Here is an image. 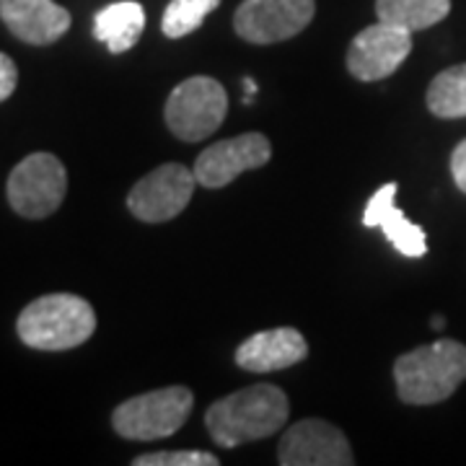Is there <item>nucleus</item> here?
Listing matches in <instances>:
<instances>
[{"instance_id": "obj_1", "label": "nucleus", "mask_w": 466, "mask_h": 466, "mask_svg": "<svg viewBox=\"0 0 466 466\" xmlns=\"http://www.w3.org/2000/svg\"><path fill=\"white\" fill-rule=\"evenodd\" d=\"M290 404L280 386L254 383L210 404L205 428L220 449H236L278 433L288 422Z\"/></svg>"}, {"instance_id": "obj_2", "label": "nucleus", "mask_w": 466, "mask_h": 466, "mask_svg": "<svg viewBox=\"0 0 466 466\" xmlns=\"http://www.w3.org/2000/svg\"><path fill=\"white\" fill-rule=\"evenodd\" d=\"M394 381L404 404L425 407L446 401L466 381V345L438 339L404 352L394 363Z\"/></svg>"}, {"instance_id": "obj_3", "label": "nucleus", "mask_w": 466, "mask_h": 466, "mask_svg": "<svg viewBox=\"0 0 466 466\" xmlns=\"http://www.w3.org/2000/svg\"><path fill=\"white\" fill-rule=\"evenodd\" d=\"M96 329L94 306L73 293H52L32 300L16 321L24 345L45 352L73 350L91 339Z\"/></svg>"}, {"instance_id": "obj_4", "label": "nucleus", "mask_w": 466, "mask_h": 466, "mask_svg": "<svg viewBox=\"0 0 466 466\" xmlns=\"http://www.w3.org/2000/svg\"><path fill=\"white\" fill-rule=\"evenodd\" d=\"M195 397L187 386H167L122 401L112 412V428L127 441H158L174 435L192 412Z\"/></svg>"}, {"instance_id": "obj_5", "label": "nucleus", "mask_w": 466, "mask_h": 466, "mask_svg": "<svg viewBox=\"0 0 466 466\" xmlns=\"http://www.w3.org/2000/svg\"><path fill=\"white\" fill-rule=\"evenodd\" d=\"M228 112L226 88L216 78L195 76L177 86L167 99V125L184 143H200L216 133Z\"/></svg>"}, {"instance_id": "obj_6", "label": "nucleus", "mask_w": 466, "mask_h": 466, "mask_svg": "<svg viewBox=\"0 0 466 466\" xmlns=\"http://www.w3.org/2000/svg\"><path fill=\"white\" fill-rule=\"evenodd\" d=\"M67 192V171L52 153H32L14 167L5 195L18 216L42 220L52 216Z\"/></svg>"}, {"instance_id": "obj_7", "label": "nucleus", "mask_w": 466, "mask_h": 466, "mask_svg": "<svg viewBox=\"0 0 466 466\" xmlns=\"http://www.w3.org/2000/svg\"><path fill=\"white\" fill-rule=\"evenodd\" d=\"M198 187L195 168L164 164L146 174L127 195V208L143 223H167L189 205Z\"/></svg>"}, {"instance_id": "obj_8", "label": "nucleus", "mask_w": 466, "mask_h": 466, "mask_svg": "<svg viewBox=\"0 0 466 466\" xmlns=\"http://www.w3.org/2000/svg\"><path fill=\"white\" fill-rule=\"evenodd\" d=\"M317 14L314 0H244L233 26L251 45H275L300 34Z\"/></svg>"}, {"instance_id": "obj_9", "label": "nucleus", "mask_w": 466, "mask_h": 466, "mask_svg": "<svg viewBox=\"0 0 466 466\" xmlns=\"http://www.w3.org/2000/svg\"><path fill=\"white\" fill-rule=\"evenodd\" d=\"M412 52V32L401 29L386 21H376L350 42L348 70L358 81H383L391 73H397L400 66Z\"/></svg>"}, {"instance_id": "obj_10", "label": "nucleus", "mask_w": 466, "mask_h": 466, "mask_svg": "<svg viewBox=\"0 0 466 466\" xmlns=\"http://www.w3.org/2000/svg\"><path fill=\"white\" fill-rule=\"evenodd\" d=\"M278 461L283 466H352L348 438L327 420H300L280 438Z\"/></svg>"}, {"instance_id": "obj_11", "label": "nucleus", "mask_w": 466, "mask_h": 466, "mask_svg": "<svg viewBox=\"0 0 466 466\" xmlns=\"http://www.w3.org/2000/svg\"><path fill=\"white\" fill-rule=\"evenodd\" d=\"M272 156V146L262 133H244L231 140H220L205 148L195 161V177L200 187L220 189L238 179L244 171L265 167Z\"/></svg>"}, {"instance_id": "obj_12", "label": "nucleus", "mask_w": 466, "mask_h": 466, "mask_svg": "<svg viewBox=\"0 0 466 466\" xmlns=\"http://www.w3.org/2000/svg\"><path fill=\"white\" fill-rule=\"evenodd\" d=\"M0 21L21 42L47 47L70 29L73 18L55 0H0Z\"/></svg>"}, {"instance_id": "obj_13", "label": "nucleus", "mask_w": 466, "mask_h": 466, "mask_svg": "<svg viewBox=\"0 0 466 466\" xmlns=\"http://www.w3.org/2000/svg\"><path fill=\"white\" fill-rule=\"evenodd\" d=\"M309 355V342L293 327L267 329L244 339L236 350V366L249 373H269L300 363Z\"/></svg>"}, {"instance_id": "obj_14", "label": "nucleus", "mask_w": 466, "mask_h": 466, "mask_svg": "<svg viewBox=\"0 0 466 466\" xmlns=\"http://www.w3.org/2000/svg\"><path fill=\"white\" fill-rule=\"evenodd\" d=\"M363 226L381 228L389 244L404 257H425L428 254V236L397 208V184H383L381 189L368 200L363 213Z\"/></svg>"}, {"instance_id": "obj_15", "label": "nucleus", "mask_w": 466, "mask_h": 466, "mask_svg": "<svg viewBox=\"0 0 466 466\" xmlns=\"http://www.w3.org/2000/svg\"><path fill=\"white\" fill-rule=\"evenodd\" d=\"M146 26V11L135 0H119L101 8L94 18V36L106 45L112 55L133 50Z\"/></svg>"}, {"instance_id": "obj_16", "label": "nucleus", "mask_w": 466, "mask_h": 466, "mask_svg": "<svg viewBox=\"0 0 466 466\" xmlns=\"http://www.w3.org/2000/svg\"><path fill=\"white\" fill-rule=\"evenodd\" d=\"M451 14V0H376L379 21L410 32H422L441 24Z\"/></svg>"}, {"instance_id": "obj_17", "label": "nucleus", "mask_w": 466, "mask_h": 466, "mask_svg": "<svg viewBox=\"0 0 466 466\" xmlns=\"http://www.w3.org/2000/svg\"><path fill=\"white\" fill-rule=\"evenodd\" d=\"M428 109L441 119L466 116V63L446 67L428 86Z\"/></svg>"}, {"instance_id": "obj_18", "label": "nucleus", "mask_w": 466, "mask_h": 466, "mask_svg": "<svg viewBox=\"0 0 466 466\" xmlns=\"http://www.w3.org/2000/svg\"><path fill=\"white\" fill-rule=\"evenodd\" d=\"M220 5V0H171L164 11L161 32L168 39H182L187 34L198 32L202 21Z\"/></svg>"}, {"instance_id": "obj_19", "label": "nucleus", "mask_w": 466, "mask_h": 466, "mask_svg": "<svg viewBox=\"0 0 466 466\" xmlns=\"http://www.w3.org/2000/svg\"><path fill=\"white\" fill-rule=\"evenodd\" d=\"M213 453L208 451H156L133 459V466H218Z\"/></svg>"}, {"instance_id": "obj_20", "label": "nucleus", "mask_w": 466, "mask_h": 466, "mask_svg": "<svg viewBox=\"0 0 466 466\" xmlns=\"http://www.w3.org/2000/svg\"><path fill=\"white\" fill-rule=\"evenodd\" d=\"M18 84V70L16 63L5 55V52H0V101H5L14 91H16Z\"/></svg>"}, {"instance_id": "obj_21", "label": "nucleus", "mask_w": 466, "mask_h": 466, "mask_svg": "<svg viewBox=\"0 0 466 466\" xmlns=\"http://www.w3.org/2000/svg\"><path fill=\"white\" fill-rule=\"evenodd\" d=\"M451 177L453 184L466 195V137L451 153Z\"/></svg>"}, {"instance_id": "obj_22", "label": "nucleus", "mask_w": 466, "mask_h": 466, "mask_svg": "<svg viewBox=\"0 0 466 466\" xmlns=\"http://www.w3.org/2000/svg\"><path fill=\"white\" fill-rule=\"evenodd\" d=\"M431 324H433V329H441V327H446V319L433 317V321H431Z\"/></svg>"}]
</instances>
